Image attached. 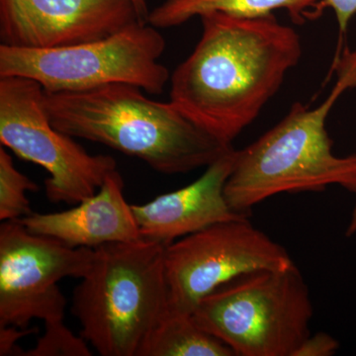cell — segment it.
<instances>
[{
	"label": "cell",
	"instance_id": "6da1fadb",
	"mask_svg": "<svg viewBox=\"0 0 356 356\" xmlns=\"http://www.w3.org/2000/svg\"><path fill=\"white\" fill-rule=\"evenodd\" d=\"M202 34L170 74V102L222 144L259 116L302 56L301 39L273 14L201 16Z\"/></svg>",
	"mask_w": 356,
	"mask_h": 356
},
{
	"label": "cell",
	"instance_id": "7a4b0ae2",
	"mask_svg": "<svg viewBox=\"0 0 356 356\" xmlns=\"http://www.w3.org/2000/svg\"><path fill=\"white\" fill-rule=\"evenodd\" d=\"M44 106L63 133L139 159L165 175L207 168L233 147L198 127L172 102L151 99L129 84L44 91Z\"/></svg>",
	"mask_w": 356,
	"mask_h": 356
},
{
	"label": "cell",
	"instance_id": "3957f363",
	"mask_svg": "<svg viewBox=\"0 0 356 356\" xmlns=\"http://www.w3.org/2000/svg\"><path fill=\"white\" fill-rule=\"evenodd\" d=\"M337 65L339 77L324 102L315 108L294 103L280 123L236 151L225 186L235 212L250 216L255 205L273 196L323 191L330 185L355 193L356 154H334L325 122L341 95L356 88V50L344 51Z\"/></svg>",
	"mask_w": 356,
	"mask_h": 356
},
{
	"label": "cell",
	"instance_id": "277c9868",
	"mask_svg": "<svg viewBox=\"0 0 356 356\" xmlns=\"http://www.w3.org/2000/svg\"><path fill=\"white\" fill-rule=\"evenodd\" d=\"M168 245L140 238L95 248L74 290L72 312L81 336L102 356H140L168 316Z\"/></svg>",
	"mask_w": 356,
	"mask_h": 356
},
{
	"label": "cell",
	"instance_id": "5b68a950",
	"mask_svg": "<svg viewBox=\"0 0 356 356\" xmlns=\"http://www.w3.org/2000/svg\"><path fill=\"white\" fill-rule=\"evenodd\" d=\"M310 292L296 264L245 274L211 292L191 314L236 356H293L310 336Z\"/></svg>",
	"mask_w": 356,
	"mask_h": 356
},
{
	"label": "cell",
	"instance_id": "8992f818",
	"mask_svg": "<svg viewBox=\"0 0 356 356\" xmlns=\"http://www.w3.org/2000/svg\"><path fill=\"white\" fill-rule=\"evenodd\" d=\"M165 50V40L158 28L138 21L105 38L60 48L0 44V77L31 79L50 93L129 84L161 95L170 79L159 62Z\"/></svg>",
	"mask_w": 356,
	"mask_h": 356
},
{
	"label": "cell",
	"instance_id": "52a82bcc",
	"mask_svg": "<svg viewBox=\"0 0 356 356\" xmlns=\"http://www.w3.org/2000/svg\"><path fill=\"white\" fill-rule=\"evenodd\" d=\"M0 142L47 170L44 188L53 203H81L117 170L112 156L89 154L51 124L44 88L26 77H0Z\"/></svg>",
	"mask_w": 356,
	"mask_h": 356
},
{
	"label": "cell",
	"instance_id": "ba28073f",
	"mask_svg": "<svg viewBox=\"0 0 356 356\" xmlns=\"http://www.w3.org/2000/svg\"><path fill=\"white\" fill-rule=\"evenodd\" d=\"M294 264L248 218L218 222L166 245L168 316H191L201 299L245 274Z\"/></svg>",
	"mask_w": 356,
	"mask_h": 356
},
{
	"label": "cell",
	"instance_id": "9c48e42d",
	"mask_svg": "<svg viewBox=\"0 0 356 356\" xmlns=\"http://www.w3.org/2000/svg\"><path fill=\"white\" fill-rule=\"evenodd\" d=\"M95 248H72L36 235L19 220L0 226V327L25 329L33 318L44 325L64 321L67 300L58 282L83 278Z\"/></svg>",
	"mask_w": 356,
	"mask_h": 356
},
{
	"label": "cell",
	"instance_id": "30bf717a",
	"mask_svg": "<svg viewBox=\"0 0 356 356\" xmlns=\"http://www.w3.org/2000/svg\"><path fill=\"white\" fill-rule=\"evenodd\" d=\"M142 20L133 0H0V41L60 48L105 38Z\"/></svg>",
	"mask_w": 356,
	"mask_h": 356
},
{
	"label": "cell",
	"instance_id": "8fae6325",
	"mask_svg": "<svg viewBox=\"0 0 356 356\" xmlns=\"http://www.w3.org/2000/svg\"><path fill=\"white\" fill-rule=\"evenodd\" d=\"M236 149H229L184 188L163 194L143 205H132L140 236L170 245L218 222L245 219L229 207L225 186L235 165Z\"/></svg>",
	"mask_w": 356,
	"mask_h": 356
},
{
	"label": "cell",
	"instance_id": "7c38bea8",
	"mask_svg": "<svg viewBox=\"0 0 356 356\" xmlns=\"http://www.w3.org/2000/svg\"><path fill=\"white\" fill-rule=\"evenodd\" d=\"M19 221L31 233L72 248H95L142 238L132 205L124 195L123 177L117 170L107 175L95 195L76 207L49 214L32 213Z\"/></svg>",
	"mask_w": 356,
	"mask_h": 356
},
{
	"label": "cell",
	"instance_id": "4fadbf2b",
	"mask_svg": "<svg viewBox=\"0 0 356 356\" xmlns=\"http://www.w3.org/2000/svg\"><path fill=\"white\" fill-rule=\"evenodd\" d=\"M322 0H165L149 11L147 23L168 29L184 24L192 18L205 14L220 13L238 17H261L274 11L286 10L295 24H303L307 19L322 13Z\"/></svg>",
	"mask_w": 356,
	"mask_h": 356
},
{
	"label": "cell",
	"instance_id": "5bb4252c",
	"mask_svg": "<svg viewBox=\"0 0 356 356\" xmlns=\"http://www.w3.org/2000/svg\"><path fill=\"white\" fill-rule=\"evenodd\" d=\"M140 356H236L221 339L204 331L191 316H166Z\"/></svg>",
	"mask_w": 356,
	"mask_h": 356
},
{
	"label": "cell",
	"instance_id": "9a60e30c",
	"mask_svg": "<svg viewBox=\"0 0 356 356\" xmlns=\"http://www.w3.org/2000/svg\"><path fill=\"white\" fill-rule=\"evenodd\" d=\"M38 191V185L14 165L13 156L0 147V220L13 221L32 214L26 191Z\"/></svg>",
	"mask_w": 356,
	"mask_h": 356
},
{
	"label": "cell",
	"instance_id": "2e32d148",
	"mask_svg": "<svg viewBox=\"0 0 356 356\" xmlns=\"http://www.w3.org/2000/svg\"><path fill=\"white\" fill-rule=\"evenodd\" d=\"M88 341L83 337H76L64 322L47 324L43 336L39 337L32 350H22L21 356H90Z\"/></svg>",
	"mask_w": 356,
	"mask_h": 356
},
{
	"label": "cell",
	"instance_id": "e0dca14e",
	"mask_svg": "<svg viewBox=\"0 0 356 356\" xmlns=\"http://www.w3.org/2000/svg\"><path fill=\"white\" fill-rule=\"evenodd\" d=\"M339 343L334 337L325 332L309 336L293 356H332L336 355Z\"/></svg>",
	"mask_w": 356,
	"mask_h": 356
},
{
	"label": "cell",
	"instance_id": "ac0fdd59",
	"mask_svg": "<svg viewBox=\"0 0 356 356\" xmlns=\"http://www.w3.org/2000/svg\"><path fill=\"white\" fill-rule=\"evenodd\" d=\"M321 10L330 7L336 15L339 33L348 31L351 19L356 15V0H322Z\"/></svg>",
	"mask_w": 356,
	"mask_h": 356
},
{
	"label": "cell",
	"instance_id": "d6986e66",
	"mask_svg": "<svg viewBox=\"0 0 356 356\" xmlns=\"http://www.w3.org/2000/svg\"><path fill=\"white\" fill-rule=\"evenodd\" d=\"M36 332L35 329H22L15 325L0 327V355H17L20 350L16 346L18 339Z\"/></svg>",
	"mask_w": 356,
	"mask_h": 356
},
{
	"label": "cell",
	"instance_id": "ffe728a7",
	"mask_svg": "<svg viewBox=\"0 0 356 356\" xmlns=\"http://www.w3.org/2000/svg\"><path fill=\"white\" fill-rule=\"evenodd\" d=\"M134 4H135L136 8H137L138 13H139L142 20L147 22V16H149V0H133Z\"/></svg>",
	"mask_w": 356,
	"mask_h": 356
},
{
	"label": "cell",
	"instance_id": "44dd1931",
	"mask_svg": "<svg viewBox=\"0 0 356 356\" xmlns=\"http://www.w3.org/2000/svg\"><path fill=\"white\" fill-rule=\"evenodd\" d=\"M355 194L356 195V191ZM346 236L356 235V201L353 214H351L350 224H348V229H346Z\"/></svg>",
	"mask_w": 356,
	"mask_h": 356
}]
</instances>
